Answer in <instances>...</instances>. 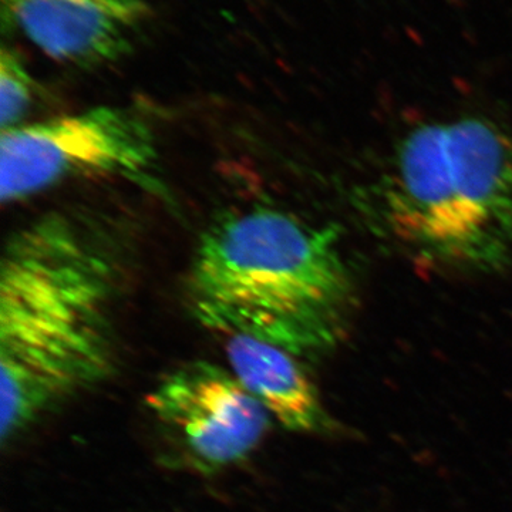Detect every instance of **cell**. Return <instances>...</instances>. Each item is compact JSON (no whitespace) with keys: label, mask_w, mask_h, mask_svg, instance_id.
<instances>
[{"label":"cell","mask_w":512,"mask_h":512,"mask_svg":"<svg viewBox=\"0 0 512 512\" xmlns=\"http://www.w3.org/2000/svg\"><path fill=\"white\" fill-rule=\"evenodd\" d=\"M157 163V137L141 114L96 106L2 130L0 198L16 204L79 178L148 181Z\"/></svg>","instance_id":"obj_4"},{"label":"cell","mask_w":512,"mask_h":512,"mask_svg":"<svg viewBox=\"0 0 512 512\" xmlns=\"http://www.w3.org/2000/svg\"><path fill=\"white\" fill-rule=\"evenodd\" d=\"M228 369L288 430L309 433L328 424L325 409L296 355L245 335L227 336Z\"/></svg>","instance_id":"obj_7"},{"label":"cell","mask_w":512,"mask_h":512,"mask_svg":"<svg viewBox=\"0 0 512 512\" xmlns=\"http://www.w3.org/2000/svg\"><path fill=\"white\" fill-rule=\"evenodd\" d=\"M376 205L431 264L493 272L512 255V133L483 117L420 124L394 148Z\"/></svg>","instance_id":"obj_3"},{"label":"cell","mask_w":512,"mask_h":512,"mask_svg":"<svg viewBox=\"0 0 512 512\" xmlns=\"http://www.w3.org/2000/svg\"><path fill=\"white\" fill-rule=\"evenodd\" d=\"M3 15L50 59L94 67L117 62L136 43L146 0H2Z\"/></svg>","instance_id":"obj_6"},{"label":"cell","mask_w":512,"mask_h":512,"mask_svg":"<svg viewBox=\"0 0 512 512\" xmlns=\"http://www.w3.org/2000/svg\"><path fill=\"white\" fill-rule=\"evenodd\" d=\"M35 83L22 57L3 47L0 53V126L2 130L19 126L32 106Z\"/></svg>","instance_id":"obj_8"},{"label":"cell","mask_w":512,"mask_h":512,"mask_svg":"<svg viewBox=\"0 0 512 512\" xmlns=\"http://www.w3.org/2000/svg\"><path fill=\"white\" fill-rule=\"evenodd\" d=\"M198 322L293 355L335 345L353 305L338 229L272 207L218 217L202 232L187 276Z\"/></svg>","instance_id":"obj_2"},{"label":"cell","mask_w":512,"mask_h":512,"mask_svg":"<svg viewBox=\"0 0 512 512\" xmlns=\"http://www.w3.org/2000/svg\"><path fill=\"white\" fill-rule=\"evenodd\" d=\"M120 261L100 229L49 214L18 229L0 266L2 441L110 365Z\"/></svg>","instance_id":"obj_1"},{"label":"cell","mask_w":512,"mask_h":512,"mask_svg":"<svg viewBox=\"0 0 512 512\" xmlns=\"http://www.w3.org/2000/svg\"><path fill=\"white\" fill-rule=\"evenodd\" d=\"M147 404L192 466L205 474L245 460L272 419L231 370L211 362L174 370L148 394Z\"/></svg>","instance_id":"obj_5"}]
</instances>
